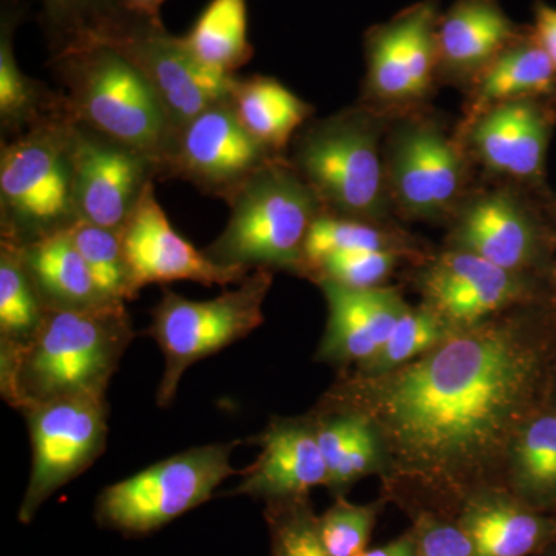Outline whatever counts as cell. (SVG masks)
Here are the masks:
<instances>
[{
    "mask_svg": "<svg viewBox=\"0 0 556 556\" xmlns=\"http://www.w3.org/2000/svg\"><path fill=\"white\" fill-rule=\"evenodd\" d=\"M547 365L548 345L522 325L481 321L331 399L375 427L399 477L464 501L536 415Z\"/></svg>",
    "mask_w": 556,
    "mask_h": 556,
    "instance_id": "1",
    "label": "cell"
},
{
    "mask_svg": "<svg viewBox=\"0 0 556 556\" xmlns=\"http://www.w3.org/2000/svg\"><path fill=\"white\" fill-rule=\"evenodd\" d=\"M135 332L126 305L46 311L30 342L0 350V390L27 412L67 397H105Z\"/></svg>",
    "mask_w": 556,
    "mask_h": 556,
    "instance_id": "2",
    "label": "cell"
},
{
    "mask_svg": "<svg viewBox=\"0 0 556 556\" xmlns=\"http://www.w3.org/2000/svg\"><path fill=\"white\" fill-rule=\"evenodd\" d=\"M56 67L67 87L61 101L70 119L144 153L161 174L177 131L137 65L108 43L78 36L58 47Z\"/></svg>",
    "mask_w": 556,
    "mask_h": 556,
    "instance_id": "3",
    "label": "cell"
},
{
    "mask_svg": "<svg viewBox=\"0 0 556 556\" xmlns=\"http://www.w3.org/2000/svg\"><path fill=\"white\" fill-rule=\"evenodd\" d=\"M228 225L204 254L223 266L302 270L303 248L320 200L294 166L270 161L228 200Z\"/></svg>",
    "mask_w": 556,
    "mask_h": 556,
    "instance_id": "4",
    "label": "cell"
},
{
    "mask_svg": "<svg viewBox=\"0 0 556 556\" xmlns=\"http://www.w3.org/2000/svg\"><path fill=\"white\" fill-rule=\"evenodd\" d=\"M73 127L62 102L35 126L2 146V241L25 247L79 222L75 201Z\"/></svg>",
    "mask_w": 556,
    "mask_h": 556,
    "instance_id": "5",
    "label": "cell"
},
{
    "mask_svg": "<svg viewBox=\"0 0 556 556\" xmlns=\"http://www.w3.org/2000/svg\"><path fill=\"white\" fill-rule=\"evenodd\" d=\"M378 121L348 112L320 121L299 138L294 167L325 212L375 223L387 212V174Z\"/></svg>",
    "mask_w": 556,
    "mask_h": 556,
    "instance_id": "6",
    "label": "cell"
},
{
    "mask_svg": "<svg viewBox=\"0 0 556 556\" xmlns=\"http://www.w3.org/2000/svg\"><path fill=\"white\" fill-rule=\"evenodd\" d=\"M273 285L268 269H255L232 291L204 302L186 299L170 289L153 308L149 336L164 356V372L156 404L169 407L186 369L248 338L263 324V303Z\"/></svg>",
    "mask_w": 556,
    "mask_h": 556,
    "instance_id": "7",
    "label": "cell"
},
{
    "mask_svg": "<svg viewBox=\"0 0 556 556\" xmlns=\"http://www.w3.org/2000/svg\"><path fill=\"white\" fill-rule=\"evenodd\" d=\"M237 444L189 448L109 485L98 496L97 521L127 536L148 535L170 525L207 503L225 479L240 475L230 466Z\"/></svg>",
    "mask_w": 556,
    "mask_h": 556,
    "instance_id": "8",
    "label": "cell"
},
{
    "mask_svg": "<svg viewBox=\"0 0 556 556\" xmlns=\"http://www.w3.org/2000/svg\"><path fill=\"white\" fill-rule=\"evenodd\" d=\"M78 36L101 40L134 62L152 84L177 134L203 110L228 100L236 75H214L199 67L161 20L121 5Z\"/></svg>",
    "mask_w": 556,
    "mask_h": 556,
    "instance_id": "9",
    "label": "cell"
},
{
    "mask_svg": "<svg viewBox=\"0 0 556 556\" xmlns=\"http://www.w3.org/2000/svg\"><path fill=\"white\" fill-rule=\"evenodd\" d=\"M31 441V471L17 518L30 525L51 495L104 453L109 407L105 397H67L24 413Z\"/></svg>",
    "mask_w": 556,
    "mask_h": 556,
    "instance_id": "10",
    "label": "cell"
},
{
    "mask_svg": "<svg viewBox=\"0 0 556 556\" xmlns=\"http://www.w3.org/2000/svg\"><path fill=\"white\" fill-rule=\"evenodd\" d=\"M277 159L241 126L225 100L203 110L178 131L160 175L186 179L228 201L255 172Z\"/></svg>",
    "mask_w": 556,
    "mask_h": 556,
    "instance_id": "11",
    "label": "cell"
},
{
    "mask_svg": "<svg viewBox=\"0 0 556 556\" xmlns=\"http://www.w3.org/2000/svg\"><path fill=\"white\" fill-rule=\"evenodd\" d=\"M73 163L80 222L118 232L129 222L146 188L160 175L159 164L144 153L78 123L73 127Z\"/></svg>",
    "mask_w": 556,
    "mask_h": 556,
    "instance_id": "12",
    "label": "cell"
},
{
    "mask_svg": "<svg viewBox=\"0 0 556 556\" xmlns=\"http://www.w3.org/2000/svg\"><path fill=\"white\" fill-rule=\"evenodd\" d=\"M135 292L148 285L190 280L204 287L240 283L249 269L223 266L193 247L172 226L150 182L121 230Z\"/></svg>",
    "mask_w": 556,
    "mask_h": 556,
    "instance_id": "13",
    "label": "cell"
},
{
    "mask_svg": "<svg viewBox=\"0 0 556 556\" xmlns=\"http://www.w3.org/2000/svg\"><path fill=\"white\" fill-rule=\"evenodd\" d=\"M438 0H424L367 35L369 89L380 100L426 97L438 60Z\"/></svg>",
    "mask_w": 556,
    "mask_h": 556,
    "instance_id": "14",
    "label": "cell"
},
{
    "mask_svg": "<svg viewBox=\"0 0 556 556\" xmlns=\"http://www.w3.org/2000/svg\"><path fill=\"white\" fill-rule=\"evenodd\" d=\"M388 179L397 203L412 217H441L463 189V156L433 124H407L391 141Z\"/></svg>",
    "mask_w": 556,
    "mask_h": 556,
    "instance_id": "15",
    "label": "cell"
},
{
    "mask_svg": "<svg viewBox=\"0 0 556 556\" xmlns=\"http://www.w3.org/2000/svg\"><path fill=\"white\" fill-rule=\"evenodd\" d=\"M422 285L428 306L453 328L481 324L485 317L519 302L527 292L518 273L457 249L428 268Z\"/></svg>",
    "mask_w": 556,
    "mask_h": 556,
    "instance_id": "16",
    "label": "cell"
},
{
    "mask_svg": "<svg viewBox=\"0 0 556 556\" xmlns=\"http://www.w3.org/2000/svg\"><path fill=\"white\" fill-rule=\"evenodd\" d=\"M258 459L241 471L240 484L230 495L268 503L306 496L311 489L328 485L327 463L309 420H277L258 437Z\"/></svg>",
    "mask_w": 556,
    "mask_h": 556,
    "instance_id": "17",
    "label": "cell"
},
{
    "mask_svg": "<svg viewBox=\"0 0 556 556\" xmlns=\"http://www.w3.org/2000/svg\"><path fill=\"white\" fill-rule=\"evenodd\" d=\"M318 285L328 303V324L318 358L365 364L390 338L408 306L391 288L356 289L334 281Z\"/></svg>",
    "mask_w": 556,
    "mask_h": 556,
    "instance_id": "18",
    "label": "cell"
},
{
    "mask_svg": "<svg viewBox=\"0 0 556 556\" xmlns=\"http://www.w3.org/2000/svg\"><path fill=\"white\" fill-rule=\"evenodd\" d=\"M552 121L535 98L486 109L471 124L479 160L500 175L536 179L543 175Z\"/></svg>",
    "mask_w": 556,
    "mask_h": 556,
    "instance_id": "19",
    "label": "cell"
},
{
    "mask_svg": "<svg viewBox=\"0 0 556 556\" xmlns=\"http://www.w3.org/2000/svg\"><path fill=\"white\" fill-rule=\"evenodd\" d=\"M453 241L457 251L519 273L540 252V229L529 208L506 190L484 193L464 208Z\"/></svg>",
    "mask_w": 556,
    "mask_h": 556,
    "instance_id": "20",
    "label": "cell"
},
{
    "mask_svg": "<svg viewBox=\"0 0 556 556\" xmlns=\"http://www.w3.org/2000/svg\"><path fill=\"white\" fill-rule=\"evenodd\" d=\"M460 503L455 521L477 556H532L556 535L554 521L511 495L477 492Z\"/></svg>",
    "mask_w": 556,
    "mask_h": 556,
    "instance_id": "21",
    "label": "cell"
},
{
    "mask_svg": "<svg viewBox=\"0 0 556 556\" xmlns=\"http://www.w3.org/2000/svg\"><path fill=\"white\" fill-rule=\"evenodd\" d=\"M521 36L497 0H457L439 17V64L453 75L479 76Z\"/></svg>",
    "mask_w": 556,
    "mask_h": 556,
    "instance_id": "22",
    "label": "cell"
},
{
    "mask_svg": "<svg viewBox=\"0 0 556 556\" xmlns=\"http://www.w3.org/2000/svg\"><path fill=\"white\" fill-rule=\"evenodd\" d=\"M17 248L46 311L116 305L101 294L67 230Z\"/></svg>",
    "mask_w": 556,
    "mask_h": 556,
    "instance_id": "23",
    "label": "cell"
},
{
    "mask_svg": "<svg viewBox=\"0 0 556 556\" xmlns=\"http://www.w3.org/2000/svg\"><path fill=\"white\" fill-rule=\"evenodd\" d=\"M228 101L241 126L276 155L287 149L314 110L283 84L265 76H233Z\"/></svg>",
    "mask_w": 556,
    "mask_h": 556,
    "instance_id": "24",
    "label": "cell"
},
{
    "mask_svg": "<svg viewBox=\"0 0 556 556\" xmlns=\"http://www.w3.org/2000/svg\"><path fill=\"white\" fill-rule=\"evenodd\" d=\"M178 40L199 67L214 75H237L254 56L248 39L247 0H211Z\"/></svg>",
    "mask_w": 556,
    "mask_h": 556,
    "instance_id": "25",
    "label": "cell"
},
{
    "mask_svg": "<svg viewBox=\"0 0 556 556\" xmlns=\"http://www.w3.org/2000/svg\"><path fill=\"white\" fill-rule=\"evenodd\" d=\"M473 119L503 102L527 100L554 90L556 68L535 36H521L478 76Z\"/></svg>",
    "mask_w": 556,
    "mask_h": 556,
    "instance_id": "26",
    "label": "cell"
},
{
    "mask_svg": "<svg viewBox=\"0 0 556 556\" xmlns=\"http://www.w3.org/2000/svg\"><path fill=\"white\" fill-rule=\"evenodd\" d=\"M511 496L526 506L556 504V412L533 415L518 431L510 450Z\"/></svg>",
    "mask_w": 556,
    "mask_h": 556,
    "instance_id": "27",
    "label": "cell"
},
{
    "mask_svg": "<svg viewBox=\"0 0 556 556\" xmlns=\"http://www.w3.org/2000/svg\"><path fill=\"white\" fill-rule=\"evenodd\" d=\"M17 17L3 9L0 25V124L3 131L22 134L60 109L61 100L47 98L42 86L17 64L13 35Z\"/></svg>",
    "mask_w": 556,
    "mask_h": 556,
    "instance_id": "28",
    "label": "cell"
},
{
    "mask_svg": "<svg viewBox=\"0 0 556 556\" xmlns=\"http://www.w3.org/2000/svg\"><path fill=\"white\" fill-rule=\"evenodd\" d=\"M46 316L20 248L2 241L0 248V350L30 342Z\"/></svg>",
    "mask_w": 556,
    "mask_h": 556,
    "instance_id": "29",
    "label": "cell"
},
{
    "mask_svg": "<svg viewBox=\"0 0 556 556\" xmlns=\"http://www.w3.org/2000/svg\"><path fill=\"white\" fill-rule=\"evenodd\" d=\"M67 232L87 263L94 283L110 303L126 305V302L137 299L118 230L79 219Z\"/></svg>",
    "mask_w": 556,
    "mask_h": 556,
    "instance_id": "30",
    "label": "cell"
},
{
    "mask_svg": "<svg viewBox=\"0 0 556 556\" xmlns=\"http://www.w3.org/2000/svg\"><path fill=\"white\" fill-rule=\"evenodd\" d=\"M450 334L452 325L430 306L424 309L408 308L376 356L361 365V376L387 375L433 350Z\"/></svg>",
    "mask_w": 556,
    "mask_h": 556,
    "instance_id": "31",
    "label": "cell"
},
{
    "mask_svg": "<svg viewBox=\"0 0 556 556\" xmlns=\"http://www.w3.org/2000/svg\"><path fill=\"white\" fill-rule=\"evenodd\" d=\"M351 251H394L391 239L372 223L362 219L340 217V215L321 212L306 237L303 248L302 273L313 270L325 258L339 252Z\"/></svg>",
    "mask_w": 556,
    "mask_h": 556,
    "instance_id": "32",
    "label": "cell"
},
{
    "mask_svg": "<svg viewBox=\"0 0 556 556\" xmlns=\"http://www.w3.org/2000/svg\"><path fill=\"white\" fill-rule=\"evenodd\" d=\"M270 556H331L318 535L317 517L306 496L268 503Z\"/></svg>",
    "mask_w": 556,
    "mask_h": 556,
    "instance_id": "33",
    "label": "cell"
},
{
    "mask_svg": "<svg viewBox=\"0 0 556 556\" xmlns=\"http://www.w3.org/2000/svg\"><path fill=\"white\" fill-rule=\"evenodd\" d=\"M378 514V504L357 506L338 496L336 503L317 518L318 535L328 554L358 556L367 551Z\"/></svg>",
    "mask_w": 556,
    "mask_h": 556,
    "instance_id": "34",
    "label": "cell"
},
{
    "mask_svg": "<svg viewBox=\"0 0 556 556\" xmlns=\"http://www.w3.org/2000/svg\"><path fill=\"white\" fill-rule=\"evenodd\" d=\"M396 251H351L329 255L313 270L317 281L329 280L342 287L379 288L396 268Z\"/></svg>",
    "mask_w": 556,
    "mask_h": 556,
    "instance_id": "35",
    "label": "cell"
},
{
    "mask_svg": "<svg viewBox=\"0 0 556 556\" xmlns=\"http://www.w3.org/2000/svg\"><path fill=\"white\" fill-rule=\"evenodd\" d=\"M40 3L60 46L89 30L121 5L119 0H40Z\"/></svg>",
    "mask_w": 556,
    "mask_h": 556,
    "instance_id": "36",
    "label": "cell"
},
{
    "mask_svg": "<svg viewBox=\"0 0 556 556\" xmlns=\"http://www.w3.org/2000/svg\"><path fill=\"white\" fill-rule=\"evenodd\" d=\"M413 535L417 556H477L473 543L455 519L424 511L417 517Z\"/></svg>",
    "mask_w": 556,
    "mask_h": 556,
    "instance_id": "37",
    "label": "cell"
},
{
    "mask_svg": "<svg viewBox=\"0 0 556 556\" xmlns=\"http://www.w3.org/2000/svg\"><path fill=\"white\" fill-rule=\"evenodd\" d=\"M538 40L547 56L554 62L556 68V9L546 3L538 2L535 5V31Z\"/></svg>",
    "mask_w": 556,
    "mask_h": 556,
    "instance_id": "38",
    "label": "cell"
},
{
    "mask_svg": "<svg viewBox=\"0 0 556 556\" xmlns=\"http://www.w3.org/2000/svg\"><path fill=\"white\" fill-rule=\"evenodd\" d=\"M358 556H417L415 535L413 532L405 533L386 546L367 548Z\"/></svg>",
    "mask_w": 556,
    "mask_h": 556,
    "instance_id": "39",
    "label": "cell"
},
{
    "mask_svg": "<svg viewBox=\"0 0 556 556\" xmlns=\"http://www.w3.org/2000/svg\"><path fill=\"white\" fill-rule=\"evenodd\" d=\"M166 0H119L124 9L139 16L153 17L160 20V10Z\"/></svg>",
    "mask_w": 556,
    "mask_h": 556,
    "instance_id": "40",
    "label": "cell"
},
{
    "mask_svg": "<svg viewBox=\"0 0 556 556\" xmlns=\"http://www.w3.org/2000/svg\"><path fill=\"white\" fill-rule=\"evenodd\" d=\"M555 556H556V551H555Z\"/></svg>",
    "mask_w": 556,
    "mask_h": 556,
    "instance_id": "41",
    "label": "cell"
}]
</instances>
